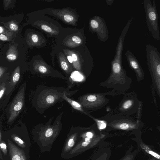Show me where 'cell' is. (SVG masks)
<instances>
[{"label":"cell","mask_w":160,"mask_h":160,"mask_svg":"<svg viewBox=\"0 0 160 160\" xmlns=\"http://www.w3.org/2000/svg\"><path fill=\"white\" fill-rule=\"evenodd\" d=\"M81 140L68 153V155H73L75 153H79L91 148L95 145L98 140L95 137L94 133L91 131H88L82 133L81 136Z\"/></svg>","instance_id":"4"},{"label":"cell","mask_w":160,"mask_h":160,"mask_svg":"<svg viewBox=\"0 0 160 160\" xmlns=\"http://www.w3.org/2000/svg\"><path fill=\"white\" fill-rule=\"evenodd\" d=\"M7 57L9 60H14L17 58V56L16 54L8 53L7 55Z\"/></svg>","instance_id":"26"},{"label":"cell","mask_w":160,"mask_h":160,"mask_svg":"<svg viewBox=\"0 0 160 160\" xmlns=\"http://www.w3.org/2000/svg\"><path fill=\"white\" fill-rule=\"evenodd\" d=\"M10 156L11 160H27L24 152L8 140Z\"/></svg>","instance_id":"8"},{"label":"cell","mask_w":160,"mask_h":160,"mask_svg":"<svg viewBox=\"0 0 160 160\" xmlns=\"http://www.w3.org/2000/svg\"><path fill=\"white\" fill-rule=\"evenodd\" d=\"M71 57L73 60V62H76L78 61V57L75 54L73 53L72 54Z\"/></svg>","instance_id":"30"},{"label":"cell","mask_w":160,"mask_h":160,"mask_svg":"<svg viewBox=\"0 0 160 160\" xmlns=\"http://www.w3.org/2000/svg\"><path fill=\"white\" fill-rule=\"evenodd\" d=\"M59 124L54 126H46L40 133V139L49 140L55 138L59 131Z\"/></svg>","instance_id":"9"},{"label":"cell","mask_w":160,"mask_h":160,"mask_svg":"<svg viewBox=\"0 0 160 160\" xmlns=\"http://www.w3.org/2000/svg\"><path fill=\"white\" fill-rule=\"evenodd\" d=\"M24 88L23 87L18 92L13 100L9 108L10 114L8 121H13L18 115L22 109L24 101Z\"/></svg>","instance_id":"5"},{"label":"cell","mask_w":160,"mask_h":160,"mask_svg":"<svg viewBox=\"0 0 160 160\" xmlns=\"http://www.w3.org/2000/svg\"><path fill=\"white\" fill-rule=\"evenodd\" d=\"M3 28L1 27H0V33H1L3 32Z\"/></svg>","instance_id":"36"},{"label":"cell","mask_w":160,"mask_h":160,"mask_svg":"<svg viewBox=\"0 0 160 160\" xmlns=\"http://www.w3.org/2000/svg\"><path fill=\"white\" fill-rule=\"evenodd\" d=\"M78 134V132H74L68 137L64 148L63 152L64 153H69L74 147L76 143Z\"/></svg>","instance_id":"10"},{"label":"cell","mask_w":160,"mask_h":160,"mask_svg":"<svg viewBox=\"0 0 160 160\" xmlns=\"http://www.w3.org/2000/svg\"><path fill=\"white\" fill-rule=\"evenodd\" d=\"M92 118L96 122L98 128L99 129L102 130L106 128L107 124L105 121L95 119Z\"/></svg>","instance_id":"19"},{"label":"cell","mask_w":160,"mask_h":160,"mask_svg":"<svg viewBox=\"0 0 160 160\" xmlns=\"http://www.w3.org/2000/svg\"><path fill=\"white\" fill-rule=\"evenodd\" d=\"M134 158V156L132 155H129L127 156L123 160H132Z\"/></svg>","instance_id":"31"},{"label":"cell","mask_w":160,"mask_h":160,"mask_svg":"<svg viewBox=\"0 0 160 160\" xmlns=\"http://www.w3.org/2000/svg\"><path fill=\"white\" fill-rule=\"evenodd\" d=\"M63 94L59 96L57 93H51L47 95L46 97H45L44 101L45 103L48 105H51L53 104L58 100L59 97V96H62Z\"/></svg>","instance_id":"13"},{"label":"cell","mask_w":160,"mask_h":160,"mask_svg":"<svg viewBox=\"0 0 160 160\" xmlns=\"http://www.w3.org/2000/svg\"><path fill=\"white\" fill-rule=\"evenodd\" d=\"M20 78V69L19 66H18L13 72L12 80L11 82V86H15L19 81Z\"/></svg>","instance_id":"14"},{"label":"cell","mask_w":160,"mask_h":160,"mask_svg":"<svg viewBox=\"0 0 160 160\" xmlns=\"http://www.w3.org/2000/svg\"><path fill=\"white\" fill-rule=\"evenodd\" d=\"M133 101L131 99H128L123 103L122 108L124 110H127L131 108L133 104Z\"/></svg>","instance_id":"17"},{"label":"cell","mask_w":160,"mask_h":160,"mask_svg":"<svg viewBox=\"0 0 160 160\" xmlns=\"http://www.w3.org/2000/svg\"><path fill=\"white\" fill-rule=\"evenodd\" d=\"M62 98L70 104L74 109L80 111L85 114H87V113L84 110L82 105L80 103L68 97L65 92H64L63 94Z\"/></svg>","instance_id":"11"},{"label":"cell","mask_w":160,"mask_h":160,"mask_svg":"<svg viewBox=\"0 0 160 160\" xmlns=\"http://www.w3.org/2000/svg\"><path fill=\"white\" fill-rule=\"evenodd\" d=\"M31 38L32 41L35 42H37L38 41V38L36 34H33Z\"/></svg>","instance_id":"28"},{"label":"cell","mask_w":160,"mask_h":160,"mask_svg":"<svg viewBox=\"0 0 160 160\" xmlns=\"http://www.w3.org/2000/svg\"><path fill=\"white\" fill-rule=\"evenodd\" d=\"M35 69L36 71L44 76L58 77L56 75L52 72L49 68L44 65H38L35 67Z\"/></svg>","instance_id":"12"},{"label":"cell","mask_w":160,"mask_h":160,"mask_svg":"<svg viewBox=\"0 0 160 160\" xmlns=\"http://www.w3.org/2000/svg\"><path fill=\"white\" fill-rule=\"evenodd\" d=\"M0 148L2 151L3 152L5 155H6L7 153V146L5 143L3 142H2L0 143Z\"/></svg>","instance_id":"21"},{"label":"cell","mask_w":160,"mask_h":160,"mask_svg":"<svg viewBox=\"0 0 160 160\" xmlns=\"http://www.w3.org/2000/svg\"><path fill=\"white\" fill-rule=\"evenodd\" d=\"M5 71V69L4 68L0 67V78L2 76Z\"/></svg>","instance_id":"33"},{"label":"cell","mask_w":160,"mask_h":160,"mask_svg":"<svg viewBox=\"0 0 160 160\" xmlns=\"http://www.w3.org/2000/svg\"><path fill=\"white\" fill-rule=\"evenodd\" d=\"M140 146L145 151L149 154L152 155L155 158L159 160L160 158V155L156 152L152 151L150 148L146 145L141 142Z\"/></svg>","instance_id":"16"},{"label":"cell","mask_w":160,"mask_h":160,"mask_svg":"<svg viewBox=\"0 0 160 160\" xmlns=\"http://www.w3.org/2000/svg\"><path fill=\"white\" fill-rule=\"evenodd\" d=\"M102 99L100 95L89 94L81 97L79 101L83 108H92L99 105L102 102Z\"/></svg>","instance_id":"6"},{"label":"cell","mask_w":160,"mask_h":160,"mask_svg":"<svg viewBox=\"0 0 160 160\" xmlns=\"http://www.w3.org/2000/svg\"><path fill=\"white\" fill-rule=\"evenodd\" d=\"M63 18L66 22H70L73 21V17L69 14H65L63 16Z\"/></svg>","instance_id":"20"},{"label":"cell","mask_w":160,"mask_h":160,"mask_svg":"<svg viewBox=\"0 0 160 160\" xmlns=\"http://www.w3.org/2000/svg\"><path fill=\"white\" fill-rule=\"evenodd\" d=\"M1 132H0V140H1ZM0 158H1V159H2V154L1 153L0 150Z\"/></svg>","instance_id":"35"},{"label":"cell","mask_w":160,"mask_h":160,"mask_svg":"<svg viewBox=\"0 0 160 160\" xmlns=\"http://www.w3.org/2000/svg\"><path fill=\"white\" fill-rule=\"evenodd\" d=\"M107 153H105L103 155H102L99 158H97L96 160H106V158L105 157H107Z\"/></svg>","instance_id":"29"},{"label":"cell","mask_w":160,"mask_h":160,"mask_svg":"<svg viewBox=\"0 0 160 160\" xmlns=\"http://www.w3.org/2000/svg\"><path fill=\"white\" fill-rule=\"evenodd\" d=\"M115 127L121 130H127L134 128L135 125L132 124L124 122L118 123L115 125Z\"/></svg>","instance_id":"15"},{"label":"cell","mask_w":160,"mask_h":160,"mask_svg":"<svg viewBox=\"0 0 160 160\" xmlns=\"http://www.w3.org/2000/svg\"><path fill=\"white\" fill-rule=\"evenodd\" d=\"M0 40L3 41H7L9 40V38L6 35L0 33Z\"/></svg>","instance_id":"27"},{"label":"cell","mask_w":160,"mask_h":160,"mask_svg":"<svg viewBox=\"0 0 160 160\" xmlns=\"http://www.w3.org/2000/svg\"><path fill=\"white\" fill-rule=\"evenodd\" d=\"M12 137L14 140L20 146L24 148L26 146L25 143L24 142L18 137L14 135H12Z\"/></svg>","instance_id":"18"},{"label":"cell","mask_w":160,"mask_h":160,"mask_svg":"<svg viewBox=\"0 0 160 160\" xmlns=\"http://www.w3.org/2000/svg\"><path fill=\"white\" fill-rule=\"evenodd\" d=\"M125 56L128 63L131 68L135 72L139 78H142L144 73L136 57L129 50H127L125 53Z\"/></svg>","instance_id":"7"},{"label":"cell","mask_w":160,"mask_h":160,"mask_svg":"<svg viewBox=\"0 0 160 160\" xmlns=\"http://www.w3.org/2000/svg\"><path fill=\"white\" fill-rule=\"evenodd\" d=\"M143 4L148 30L152 38L159 41L160 34L158 23V15L155 1L153 0L152 3L150 0H144Z\"/></svg>","instance_id":"2"},{"label":"cell","mask_w":160,"mask_h":160,"mask_svg":"<svg viewBox=\"0 0 160 160\" xmlns=\"http://www.w3.org/2000/svg\"><path fill=\"white\" fill-rule=\"evenodd\" d=\"M72 40L76 43L79 44L81 42V39L78 37L73 36L72 38Z\"/></svg>","instance_id":"24"},{"label":"cell","mask_w":160,"mask_h":160,"mask_svg":"<svg viewBox=\"0 0 160 160\" xmlns=\"http://www.w3.org/2000/svg\"><path fill=\"white\" fill-rule=\"evenodd\" d=\"M105 1L107 5L108 6H110L113 3L114 1L113 0H106Z\"/></svg>","instance_id":"32"},{"label":"cell","mask_w":160,"mask_h":160,"mask_svg":"<svg viewBox=\"0 0 160 160\" xmlns=\"http://www.w3.org/2000/svg\"><path fill=\"white\" fill-rule=\"evenodd\" d=\"M41 28L44 31L48 32H52L51 28L47 25L43 24L41 25Z\"/></svg>","instance_id":"23"},{"label":"cell","mask_w":160,"mask_h":160,"mask_svg":"<svg viewBox=\"0 0 160 160\" xmlns=\"http://www.w3.org/2000/svg\"><path fill=\"white\" fill-rule=\"evenodd\" d=\"M6 89L5 84L3 83L0 86V99L4 94Z\"/></svg>","instance_id":"22"},{"label":"cell","mask_w":160,"mask_h":160,"mask_svg":"<svg viewBox=\"0 0 160 160\" xmlns=\"http://www.w3.org/2000/svg\"><path fill=\"white\" fill-rule=\"evenodd\" d=\"M90 28L92 32H96L99 40L101 42L107 41L109 32L104 19L98 16L93 17L89 22Z\"/></svg>","instance_id":"3"},{"label":"cell","mask_w":160,"mask_h":160,"mask_svg":"<svg viewBox=\"0 0 160 160\" xmlns=\"http://www.w3.org/2000/svg\"><path fill=\"white\" fill-rule=\"evenodd\" d=\"M146 50L148 69L159 95L160 53L157 48L150 44L146 45Z\"/></svg>","instance_id":"1"},{"label":"cell","mask_w":160,"mask_h":160,"mask_svg":"<svg viewBox=\"0 0 160 160\" xmlns=\"http://www.w3.org/2000/svg\"><path fill=\"white\" fill-rule=\"evenodd\" d=\"M9 27L10 28L12 31H16L18 29V25L14 22L11 23L9 25Z\"/></svg>","instance_id":"25"},{"label":"cell","mask_w":160,"mask_h":160,"mask_svg":"<svg viewBox=\"0 0 160 160\" xmlns=\"http://www.w3.org/2000/svg\"><path fill=\"white\" fill-rule=\"evenodd\" d=\"M0 45H1V44H0Z\"/></svg>","instance_id":"37"},{"label":"cell","mask_w":160,"mask_h":160,"mask_svg":"<svg viewBox=\"0 0 160 160\" xmlns=\"http://www.w3.org/2000/svg\"><path fill=\"white\" fill-rule=\"evenodd\" d=\"M67 58L69 62H70V63H73V60L71 57V56L70 55H68L67 56Z\"/></svg>","instance_id":"34"}]
</instances>
